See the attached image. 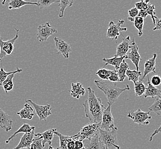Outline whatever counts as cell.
Wrapping results in <instances>:
<instances>
[{
  "label": "cell",
  "mask_w": 161,
  "mask_h": 149,
  "mask_svg": "<svg viewBox=\"0 0 161 149\" xmlns=\"http://www.w3.org/2000/svg\"><path fill=\"white\" fill-rule=\"evenodd\" d=\"M88 97L83 106L86 117L91 123H101L103 111L106 109L100 97H97L91 88H87Z\"/></svg>",
  "instance_id": "cell-1"
},
{
  "label": "cell",
  "mask_w": 161,
  "mask_h": 149,
  "mask_svg": "<svg viewBox=\"0 0 161 149\" xmlns=\"http://www.w3.org/2000/svg\"><path fill=\"white\" fill-rule=\"evenodd\" d=\"M94 83L100 90L103 91L107 99V104L111 106L116 102L120 95L125 91L130 90L129 85H126V87L120 88L117 86L116 83H107L104 81L95 80Z\"/></svg>",
  "instance_id": "cell-2"
},
{
  "label": "cell",
  "mask_w": 161,
  "mask_h": 149,
  "mask_svg": "<svg viewBox=\"0 0 161 149\" xmlns=\"http://www.w3.org/2000/svg\"><path fill=\"white\" fill-rule=\"evenodd\" d=\"M117 131L116 127L109 131L98 129L99 140L105 149H120L118 145Z\"/></svg>",
  "instance_id": "cell-3"
},
{
  "label": "cell",
  "mask_w": 161,
  "mask_h": 149,
  "mask_svg": "<svg viewBox=\"0 0 161 149\" xmlns=\"http://www.w3.org/2000/svg\"><path fill=\"white\" fill-rule=\"evenodd\" d=\"M100 126V123H91L87 124L83 127L79 132L72 136L74 140H79L83 141L85 140H90L97 132Z\"/></svg>",
  "instance_id": "cell-4"
},
{
  "label": "cell",
  "mask_w": 161,
  "mask_h": 149,
  "mask_svg": "<svg viewBox=\"0 0 161 149\" xmlns=\"http://www.w3.org/2000/svg\"><path fill=\"white\" fill-rule=\"evenodd\" d=\"M16 35L13 39L7 41H4L2 36L0 35V62H2L4 58L7 56L10 55L14 51V43L19 38V29L15 28Z\"/></svg>",
  "instance_id": "cell-5"
},
{
  "label": "cell",
  "mask_w": 161,
  "mask_h": 149,
  "mask_svg": "<svg viewBox=\"0 0 161 149\" xmlns=\"http://www.w3.org/2000/svg\"><path fill=\"white\" fill-rule=\"evenodd\" d=\"M150 112V111L145 112L138 108L136 110H131L129 112L127 117L139 125L148 124L149 122L148 120L152 119V118Z\"/></svg>",
  "instance_id": "cell-6"
},
{
  "label": "cell",
  "mask_w": 161,
  "mask_h": 149,
  "mask_svg": "<svg viewBox=\"0 0 161 149\" xmlns=\"http://www.w3.org/2000/svg\"><path fill=\"white\" fill-rule=\"evenodd\" d=\"M125 23V21L120 19L117 24H115L113 21L109 23L108 28L106 33L107 38L111 39L113 40H116L118 39L120 33L123 31H127V28L126 27L122 28V25Z\"/></svg>",
  "instance_id": "cell-7"
},
{
  "label": "cell",
  "mask_w": 161,
  "mask_h": 149,
  "mask_svg": "<svg viewBox=\"0 0 161 149\" xmlns=\"http://www.w3.org/2000/svg\"><path fill=\"white\" fill-rule=\"evenodd\" d=\"M114 118L111 113V106L108 104V106L103 111L99 129L103 130L109 131L115 128Z\"/></svg>",
  "instance_id": "cell-8"
},
{
  "label": "cell",
  "mask_w": 161,
  "mask_h": 149,
  "mask_svg": "<svg viewBox=\"0 0 161 149\" xmlns=\"http://www.w3.org/2000/svg\"><path fill=\"white\" fill-rule=\"evenodd\" d=\"M58 32L57 29L51 26L48 22L40 25L37 27V39L40 42L46 41L50 36Z\"/></svg>",
  "instance_id": "cell-9"
},
{
  "label": "cell",
  "mask_w": 161,
  "mask_h": 149,
  "mask_svg": "<svg viewBox=\"0 0 161 149\" xmlns=\"http://www.w3.org/2000/svg\"><path fill=\"white\" fill-rule=\"evenodd\" d=\"M26 103H30L35 110L36 115L39 117L40 120H47V118L52 115L51 106L50 104L40 105L33 102L31 99L25 100Z\"/></svg>",
  "instance_id": "cell-10"
},
{
  "label": "cell",
  "mask_w": 161,
  "mask_h": 149,
  "mask_svg": "<svg viewBox=\"0 0 161 149\" xmlns=\"http://www.w3.org/2000/svg\"><path fill=\"white\" fill-rule=\"evenodd\" d=\"M130 52L127 53L125 56V60L129 59L136 66V71H139V63L142 60V58L139 53L138 47L136 45L134 41V39H132L131 42V48Z\"/></svg>",
  "instance_id": "cell-11"
},
{
  "label": "cell",
  "mask_w": 161,
  "mask_h": 149,
  "mask_svg": "<svg viewBox=\"0 0 161 149\" xmlns=\"http://www.w3.org/2000/svg\"><path fill=\"white\" fill-rule=\"evenodd\" d=\"M56 48L58 51V54L60 53L64 58H68L69 57V53L72 52L71 47L68 42H65L64 40L58 38V37H54Z\"/></svg>",
  "instance_id": "cell-12"
},
{
  "label": "cell",
  "mask_w": 161,
  "mask_h": 149,
  "mask_svg": "<svg viewBox=\"0 0 161 149\" xmlns=\"http://www.w3.org/2000/svg\"><path fill=\"white\" fill-rule=\"evenodd\" d=\"M131 40L130 36H127L126 38L123 37L122 41L116 48L115 56L118 58L125 57L129 52V49L131 48Z\"/></svg>",
  "instance_id": "cell-13"
},
{
  "label": "cell",
  "mask_w": 161,
  "mask_h": 149,
  "mask_svg": "<svg viewBox=\"0 0 161 149\" xmlns=\"http://www.w3.org/2000/svg\"><path fill=\"white\" fill-rule=\"evenodd\" d=\"M13 120L11 117L0 108V127L6 132L13 128Z\"/></svg>",
  "instance_id": "cell-14"
},
{
  "label": "cell",
  "mask_w": 161,
  "mask_h": 149,
  "mask_svg": "<svg viewBox=\"0 0 161 149\" xmlns=\"http://www.w3.org/2000/svg\"><path fill=\"white\" fill-rule=\"evenodd\" d=\"M35 132L24 134L21 138L19 142L13 149H28L35 138Z\"/></svg>",
  "instance_id": "cell-15"
},
{
  "label": "cell",
  "mask_w": 161,
  "mask_h": 149,
  "mask_svg": "<svg viewBox=\"0 0 161 149\" xmlns=\"http://www.w3.org/2000/svg\"><path fill=\"white\" fill-rule=\"evenodd\" d=\"M157 58V54L154 53L152 58H149L145 63V69L142 76V79L143 80L146 76H147L151 72L156 73V59Z\"/></svg>",
  "instance_id": "cell-16"
},
{
  "label": "cell",
  "mask_w": 161,
  "mask_h": 149,
  "mask_svg": "<svg viewBox=\"0 0 161 149\" xmlns=\"http://www.w3.org/2000/svg\"><path fill=\"white\" fill-rule=\"evenodd\" d=\"M144 97L145 98L149 97L154 98L161 97V90L158 89V88L155 87L151 84L148 75H147V86L146 87Z\"/></svg>",
  "instance_id": "cell-17"
},
{
  "label": "cell",
  "mask_w": 161,
  "mask_h": 149,
  "mask_svg": "<svg viewBox=\"0 0 161 149\" xmlns=\"http://www.w3.org/2000/svg\"><path fill=\"white\" fill-rule=\"evenodd\" d=\"M88 142H86L85 145V148L86 149H105L102 143L100 142L98 131L92 137L90 140H88Z\"/></svg>",
  "instance_id": "cell-18"
},
{
  "label": "cell",
  "mask_w": 161,
  "mask_h": 149,
  "mask_svg": "<svg viewBox=\"0 0 161 149\" xmlns=\"http://www.w3.org/2000/svg\"><path fill=\"white\" fill-rule=\"evenodd\" d=\"M33 108L32 106L28 103H25L24 105V107L21 110L17 112V114L19 115L22 119L32 120L35 114L33 113Z\"/></svg>",
  "instance_id": "cell-19"
},
{
  "label": "cell",
  "mask_w": 161,
  "mask_h": 149,
  "mask_svg": "<svg viewBox=\"0 0 161 149\" xmlns=\"http://www.w3.org/2000/svg\"><path fill=\"white\" fill-rule=\"evenodd\" d=\"M71 87H72L70 90V94L72 97L79 99L80 97H83L86 94V90L80 83H72L71 84Z\"/></svg>",
  "instance_id": "cell-20"
},
{
  "label": "cell",
  "mask_w": 161,
  "mask_h": 149,
  "mask_svg": "<svg viewBox=\"0 0 161 149\" xmlns=\"http://www.w3.org/2000/svg\"><path fill=\"white\" fill-rule=\"evenodd\" d=\"M36 127L35 126H30L28 123H24L21 126L19 127L18 130H17L16 132L13 133L11 136L8 138V140L5 141V143L8 144L9 143L10 141L13 139L14 136L16 135L17 134L19 133H24V134H27V133H31L35 132Z\"/></svg>",
  "instance_id": "cell-21"
},
{
  "label": "cell",
  "mask_w": 161,
  "mask_h": 149,
  "mask_svg": "<svg viewBox=\"0 0 161 149\" xmlns=\"http://www.w3.org/2000/svg\"><path fill=\"white\" fill-rule=\"evenodd\" d=\"M8 2V9L9 10L17 9L26 5H32L37 6V3L36 2H28L23 0H10Z\"/></svg>",
  "instance_id": "cell-22"
},
{
  "label": "cell",
  "mask_w": 161,
  "mask_h": 149,
  "mask_svg": "<svg viewBox=\"0 0 161 149\" xmlns=\"http://www.w3.org/2000/svg\"><path fill=\"white\" fill-rule=\"evenodd\" d=\"M54 131L55 129L51 128L49 130H46L42 133H37L36 135L41 136L42 138V145L45 147L46 143H48L51 146L52 144V141L54 136Z\"/></svg>",
  "instance_id": "cell-23"
},
{
  "label": "cell",
  "mask_w": 161,
  "mask_h": 149,
  "mask_svg": "<svg viewBox=\"0 0 161 149\" xmlns=\"http://www.w3.org/2000/svg\"><path fill=\"white\" fill-rule=\"evenodd\" d=\"M125 60V57L123 58H118L116 56H114L113 58H103V62L105 63L104 66H107V65H113L116 71L118 72V70L119 69V67L122 62Z\"/></svg>",
  "instance_id": "cell-24"
},
{
  "label": "cell",
  "mask_w": 161,
  "mask_h": 149,
  "mask_svg": "<svg viewBox=\"0 0 161 149\" xmlns=\"http://www.w3.org/2000/svg\"><path fill=\"white\" fill-rule=\"evenodd\" d=\"M54 134L56 136H58L60 140V146L58 148L60 149H67V144L68 141L71 139L72 136H68V135H64L60 133L58 131V130L55 129Z\"/></svg>",
  "instance_id": "cell-25"
},
{
  "label": "cell",
  "mask_w": 161,
  "mask_h": 149,
  "mask_svg": "<svg viewBox=\"0 0 161 149\" xmlns=\"http://www.w3.org/2000/svg\"><path fill=\"white\" fill-rule=\"evenodd\" d=\"M23 71V70L22 69L17 67L16 69L14 71L6 72L4 70L3 65L2 64L0 68V86H3V81H5V80L8 78V76H9L10 74H16L17 73H19Z\"/></svg>",
  "instance_id": "cell-26"
},
{
  "label": "cell",
  "mask_w": 161,
  "mask_h": 149,
  "mask_svg": "<svg viewBox=\"0 0 161 149\" xmlns=\"http://www.w3.org/2000/svg\"><path fill=\"white\" fill-rule=\"evenodd\" d=\"M129 69V67L128 64L126 63L125 60H124L122 63L120 64L119 69L118 70V74L119 75V81L120 82L125 80L126 78V72Z\"/></svg>",
  "instance_id": "cell-27"
},
{
  "label": "cell",
  "mask_w": 161,
  "mask_h": 149,
  "mask_svg": "<svg viewBox=\"0 0 161 149\" xmlns=\"http://www.w3.org/2000/svg\"><path fill=\"white\" fill-rule=\"evenodd\" d=\"M134 84V92L136 97H141L143 95L145 94L146 91V86L145 85V83L141 80H139Z\"/></svg>",
  "instance_id": "cell-28"
},
{
  "label": "cell",
  "mask_w": 161,
  "mask_h": 149,
  "mask_svg": "<svg viewBox=\"0 0 161 149\" xmlns=\"http://www.w3.org/2000/svg\"><path fill=\"white\" fill-rule=\"evenodd\" d=\"M142 75V72L138 71L136 70H131L128 69L126 72V76L128 77V79L130 81H131L135 84L137 81H139V77Z\"/></svg>",
  "instance_id": "cell-29"
},
{
  "label": "cell",
  "mask_w": 161,
  "mask_h": 149,
  "mask_svg": "<svg viewBox=\"0 0 161 149\" xmlns=\"http://www.w3.org/2000/svg\"><path fill=\"white\" fill-rule=\"evenodd\" d=\"M14 74H10L3 82V88L6 93H8V92L12 90L13 89L14 84L13 80V78L14 77Z\"/></svg>",
  "instance_id": "cell-30"
},
{
  "label": "cell",
  "mask_w": 161,
  "mask_h": 149,
  "mask_svg": "<svg viewBox=\"0 0 161 149\" xmlns=\"http://www.w3.org/2000/svg\"><path fill=\"white\" fill-rule=\"evenodd\" d=\"M73 3H74V1H70V0H67V1L61 0V1H60L58 5V7H60V12L58 14V17L63 18L64 17V13L65 9L68 7H72Z\"/></svg>",
  "instance_id": "cell-31"
},
{
  "label": "cell",
  "mask_w": 161,
  "mask_h": 149,
  "mask_svg": "<svg viewBox=\"0 0 161 149\" xmlns=\"http://www.w3.org/2000/svg\"><path fill=\"white\" fill-rule=\"evenodd\" d=\"M149 111L156 113L157 115H161V97L156 98L155 101L152 106L148 107Z\"/></svg>",
  "instance_id": "cell-32"
},
{
  "label": "cell",
  "mask_w": 161,
  "mask_h": 149,
  "mask_svg": "<svg viewBox=\"0 0 161 149\" xmlns=\"http://www.w3.org/2000/svg\"><path fill=\"white\" fill-rule=\"evenodd\" d=\"M134 25L136 29L138 30V36L141 37L143 34V26H144V19L140 17H136L134 21Z\"/></svg>",
  "instance_id": "cell-33"
},
{
  "label": "cell",
  "mask_w": 161,
  "mask_h": 149,
  "mask_svg": "<svg viewBox=\"0 0 161 149\" xmlns=\"http://www.w3.org/2000/svg\"><path fill=\"white\" fill-rule=\"evenodd\" d=\"M42 138L35 134V138L31 145L29 149H43L45 147L42 145Z\"/></svg>",
  "instance_id": "cell-34"
},
{
  "label": "cell",
  "mask_w": 161,
  "mask_h": 149,
  "mask_svg": "<svg viewBox=\"0 0 161 149\" xmlns=\"http://www.w3.org/2000/svg\"><path fill=\"white\" fill-rule=\"evenodd\" d=\"M60 1L58 0H38L36 3H37V7L42 9L50 7L52 3H58Z\"/></svg>",
  "instance_id": "cell-35"
},
{
  "label": "cell",
  "mask_w": 161,
  "mask_h": 149,
  "mask_svg": "<svg viewBox=\"0 0 161 149\" xmlns=\"http://www.w3.org/2000/svg\"><path fill=\"white\" fill-rule=\"evenodd\" d=\"M111 71H112L111 70L106 69L105 68H99L98 70L96 72V74L97 75L100 79H102L103 80H108V79L110 76Z\"/></svg>",
  "instance_id": "cell-36"
},
{
  "label": "cell",
  "mask_w": 161,
  "mask_h": 149,
  "mask_svg": "<svg viewBox=\"0 0 161 149\" xmlns=\"http://www.w3.org/2000/svg\"><path fill=\"white\" fill-rule=\"evenodd\" d=\"M155 7L154 5H152L151 3H148L147 8L146 10V12L148 14V15H150L152 17V19L153 20V23L154 25H155V19H157L158 17L155 16Z\"/></svg>",
  "instance_id": "cell-37"
},
{
  "label": "cell",
  "mask_w": 161,
  "mask_h": 149,
  "mask_svg": "<svg viewBox=\"0 0 161 149\" xmlns=\"http://www.w3.org/2000/svg\"><path fill=\"white\" fill-rule=\"evenodd\" d=\"M139 12V10L137 9L136 8H133L129 10V12H128L129 14L128 19L130 22L133 23L136 17L138 16Z\"/></svg>",
  "instance_id": "cell-38"
},
{
  "label": "cell",
  "mask_w": 161,
  "mask_h": 149,
  "mask_svg": "<svg viewBox=\"0 0 161 149\" xmlns=\"http://www.w3.org/2000/svg\"><path fill=\"white\" fill-rule=\"evenodd\" d=\"M149 3H150L149 1H141L138 3H136L135 5H136V8L139 10H146L147 8Z\"/></svg>",
  "instance_id": "cell-39"
},
{
  "label": "cell",
  "mask_w": 161,
  "mask_h": 149,
  "mask_svg": "<svg viewBox=\"0 0 161 149\" xmlns=\"http://www.w3.org/2000/svg\"><path fill=\"white\" fill-rule=\"evenodd\" d=\"M108 80H109L112 83H116L117 82L120 81H119V75L118 74V72L115 71V70L112 71L110 76L108 77Z\"/></svg>",
  "instance_id": "cell-40"
},
{
  "label": "cell",
  "mask_w": 161,
  "mask_h": 149,
  "mask_svg": "<svg viewBox=\"0 0 161 149\" xmlns=\"http://www.w3.org/2000/svg\"><path fill=\"white\" fill-rule=\"evenodd\" d=\"M150 81L153 86L157 87L161 84V77L159 75L155 74L152 77Z\"/></svg>",
  "instance_id": "cell-41"
},
{
  "label": "cell",
  "mask_w": 161,
  "mask_h": 149,
  "mask_svg": "<svg viewBox=\"0 0 161 149\" xmlns=\"http://www.w3.org/2000/svg\"><path fill=\"white\" fill-rule=\"evenodd\" d=\"M84 147V143L79 140L75 141V149H81Z\"/></svg>",
  "instance_id": "cell-42"
},
{
  "label": "cell",
  "mask_w": 161,
  "mask_h": 149,
  "mask_svg": "<svg viewBox=\"0 0 161 149\" xmlns=\"http://www.w3.org/2000/svg\"><path fill=\"white\" fill-rule=\"evenodd\" d=\"M75 140L73 139L72 136L71 139L69 140L67 144V149H75Z\"/></svg>",
  "instance_id": "cell-43"
},
{
  "label": "cell",
  "mask_w": 161,
  "mask_h": 149,
  "mask_svg": "<svg viewBox=\"0 0 161 149\" xmlns=\"http://www.w3.org/2000/svg\"><path fill=\"white\" fill-rule=\"evenodd\" d=\"M161 30V19H155V26L153 28V30Z\"/></svg>",
  "instance_id": "cell-44"
},
{
  "label": "cell",
  "mask_w": 161,
  "mask_h": 149,
  "mask_svg": "<svg viewBox=\"0 0 161 149\" xmlns=\"http://www.w3.org/2000/svg\"><path fill=\"white\" fill-rule=\"evenodd\" d=\"M160 133H161V126L159 127L158 129H157L156 130H155L154 131L153 133H152L151 136L150 137L149 141H150V142H152L153 140V138H154V137L157 134H158Z\"/></svg>",
  "instance_id": "cell-45"
},
{
  "label": "cell",
  "mask_w": 161,
  "mask_h": 149,
  "mask_svg": "<svg viewBox=\"0 0 161 149\" xmlns=\"http://www.w3.org/2000/svg\"><path fill=\"white\" fill-rule=\"evenodd\" d=\"M147 16H148V14L146 12V10H139L138 14L139 17H141L142 19H145V18H146Z\"/></svg>",
  "instance_id": "cell-46"
},
{
  "label": "cell",
  "mask_w": 161,
  "mask_h": 149,
  "mask_svg": "<svg viewBox=\"0 0 161 149\" xmlns=\"http://www.w3.org/2000/svg\"><path fill=\"white\" fill-rule=\"evenodd\" d=\"M48 149H60L58 147V148H55V147H52V146H50L49 147Z\"/></svg>",
  "instance_id": "cell-47"
},
{
  "label": "cell",
  "mask_w": 161,
  "mask_h": 149,
  "mask_svg": "<svg viewBox=\"0 0 161 149\" xmlns=\"http://www.w3.org/2000/svg\"><path fill=\"white\" fill-rule=\"evenodd\" d=\"M86 149V148H85V147H83V148H82V149Z\"/></svg>",
  "instance_id": "cell-48"
},
{
  "label": "cell",
  "mask_w": 161,
  "mask_h": 149,
  "mask_svg": "<svg viewBox=\"0 0 161 149\" xmlns=\"http://www.w3.org/2000/svg\"></svg>",
  "instance_id": "cell-49"
}]
</instances>
